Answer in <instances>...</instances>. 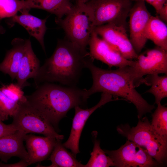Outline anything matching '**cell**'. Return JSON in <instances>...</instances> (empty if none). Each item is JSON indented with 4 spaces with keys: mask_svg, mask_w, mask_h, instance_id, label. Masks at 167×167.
Listing matches in <instances>:
<instances>
[{
    "mask_svg": "<svg viewBox=\"0 0 167 167\" xmlns=\"http://www.w3.org/2000/svg\"><path fill=\"white\" fill-rule=\"evenodd\" d=\"M91 57L86 50L66 38L59 40L53 54L40 66L33 79L36 87L41 84L53 82L76 86L85 68V62Z\"/></svg>",
    "mask_w": 167,
    "mask_h": 167,
    "instance_id": "1",
    "label": "cell"
},
{
    "mask_svg": "<svg viewBox=\"0 0 167 167\" xmlns=\"http://www.w3.org/2000/svg\"><path fill=\"white\" fill-rule=\"evenodd\" d=\"M86 90L46 82L39 85L33 92L26 97L29 104L43 115L57 131L59 122L70 110L86 104L89 98Z\"/></svg>",
    "mask_w": 167,
    "mask_h": 167,
    "instance_id": "2",
    "label": "cell"
},
{
    "mask_svg": "<svg viewBox=\"0 0 167 167\" xmlns=\"http://www.w3.org/2000/svg\"><path fill=\"white\" fill-rule=\"evenodd\" d=\"M93 60L90 58L85 63V67L89 70L93 79L92 87L86 91L89 97L98 92L121 97L135 105L138 119L151 113L155 108L154 105L149 104L135 89L129 66L114 70L105 69L94 65Z\"/></svg>",
    "mask_w": 167,
    "mask_h": 167,
    "instance_id": "3",
    "label": "cell"
},
{
    "mask_svg": "<svg viewBox=\"0 0 167 167\" xmlns=\"http://www.w3.org/2000/svg\"><path fill=\"white\" fill-rule=\"evenodd\" d=\"M118 133L144 148L160 165L166 161L167 138L161 136L152 129L150 122L145 117L139 119L137 125L131 127L128 124L117 127Z\"/></svg>",
    "mask_w": 167,
    "mask_h": 167,
    "instance_id": "4",
    "label": "cell"
},
{
    "mask_svg": "<svg viewBox=\"0 0 167 167\" xmlns=\"http://www.w3.org/2000/svg\"><path fill=\"white\" fill-rule=\"evenodd\" d=\"M64 30L66 38L81 49L86 50L95 26L89 8L85 3L76 2L64 18H56Z\"/></svg>",
    "mask_w": 167,
    "mask_h": 167,
    "instance_id": "5",
    "label": "cell"
},
{
    "mask_svg": "<svg viewBox=\"0 0 167 167\" xmlns=\"http://www.w3.org/2000/svg\"><path fill=\"white\" fill-rule=\"evenodd\" d=\"M85 3L91 11L95 27L111 23L127 28L132 0H89Z\"/></svg>",
    "mask_w": 167,
    "mask_h": 167,
    "instance_id": "6",
    "label": "cell"
},
{
    "mask_svg": "<svg viewBox=\"0 0 167 167\" xmlns=\"http://www.w3.org/2000/svg\"><path fill=\"white\" fill-rule=\"evenodd\" d=\"M12 123L18 130L26 134L29 133L41 134L58 140L64 136L59 134L49 121L32 107L26 99L20 102L19 109L12 117Z\"/></svg>",
    "mask_w": 167,
    "mask_h": 167,
    "instance_id": "7",
    "label": "cell"
},
{
    "mask_svg": "<svg viewBox=\"0 0 167 167\" xmlns=\"http://www.w3.org/2000/svg\"><path fill=\"white\" fill-rule=\"evenodd\" d=\"M129 69L135 87L143 83L146 75L167 74V51L157 47L138 55Z\"/></svg>",
    "mask_w": 167,
    "mask_h": 167,
    "instance_id": "8",
    "label": "cell"
},
{
    "mask_svg": "<svg viewBox=\"0 0 167 167\" xmlns=\"http://www.w3.org/2000/svg\"><path fill=\"white\" fill-rule=\"evenodd\" d=\"M116 167H152L160 165L146 150L135 143L127 140L115 150H105Z\"/></svg>",
    "mask_w": 167,
    "mask_h": 167,
    "instance_id": "9",
    "label": "cell"
},
{
    "mask_svg": "<svg viewBox=\"0 0 167 167\" xmlns=\"http://www.w3.org/2000/svg\"><path fill=\"white\" fill-rule=\"evenodd\" d=\"M126 28L123 26L109 23L95 27L94 30L125 58L136 59L138 55L128 37Z\"/></svg>",
    "mask_w": 167,
    "mask_h": 167,
    "instance_id": "10",
    "label": "cell"
},
{
    "mask_svg": "<svg viewBox=\"0 0 167 167\" xmlns=\"http://www.w3.org/2000/svg\"><path fill=\"white\" fill-rule=\"evenodd\" d=\"M135 1L129 15V39L138 54L143 48L148 40L146 36V30L152 15L148 10L144 1Z\"/></svg>",
    "mask_w": 167,
    "mask_h": 167,
    "instance_id": "11",
    "label": "cell"
},
{
    "mask_svg": "<svg viewBox=\"0 0 167 167\" xmlns=\"http://www.w3.org/2000/svg\"><path fill=\"white\" fill-rule=\"evenodd\" d=\"M112 96L109 94L102 93L99 101L92 107L86 109H82L79 106L74 107L75 114L73 119L70 134L67 140L62 144L66 148L70 149L75 156L79 152V139L87 119L98 108L108 102L119 100L118 98L113 99Z\"/></svg>",
    "mask_w": 167,
    "mask_h": 167,
    "instance_id": "12",
    "label": "cell"
},
{
    "mask_svg": "<svg viewBox=\"0 0 167 167\" xmlns=\"http://www.w3.org/2000/svg\"><path fill=\"white\" fill-rule=\"evenodd\" d=\"M92 58L100 60L111 68L131 66L133 62L123 57L117 50L100 38L95 31L90 37L88 45Z\"/></svg>",
    "mask_w": 167,
    "mask_h": 167,
    "instance_id": "13",
    "label": "cell"
},
{
    "mask_svg": "<svg viewBox=\"0 0 167 167\" xmlns=\"http://www.w3.org/2000/svg\"><path fill=\"white\" fill-rule=\"evenodd\" d=\"M29 10L27 9L21 10L19 11L21 15L16 14L10 18L7 23L11 27L15 23L22 26L31 36L37 40L45 52L44 36L47 29L46 25L47 18L40 19L30 14Z\"/></svg>",
    "mask_w": 167,
    "mask_h": 167,
    "instance_id": "14",
    "label": "cell"
},
{
    "mask_svg": "<svg viewBox=\"0 0 167 167\" xmlns=\"http://www.w3.org/2000/svg\"><path fill=\"white\" fill-rule=\"evenodd\" d=\"M56 140L48 136L26 134L24 141L28 155V165L47 158L51 154Z\"/></svg>",
    "mask_w": 167,
    "mask_h": 167,
    "instance_id": "15",
    "label": "cell"
},
{
    "mask_svg": "<svg viewBox=\"0 0 167 167\" xmlns=\"http://www.w3.org/2000/svg\"><path fill=\"white\" fill-rule=\"evenodd\" d=\"M26 135L18 130L0 138V159L2 161L7 163L11 157L16 156L28 162V154L23 143Z\"/></svg>",
    "mask_w": 167,
    "mask_h": 167,
    "instance_id": "16",
    "label": "cell"
},
{
    "mask_svg": "<svg viewBox=\"0 0 167 167\" xmlns=\"http://www.w3.org/2000/svg\"><path fill=\"white\" fill-rule=\"evenodd\" d=\"M27 39L16 38L11 42L12 48L8 51L0 63V71L9 75L12 80L16 79L25 51Z\"/></svg>",
    "mask_w": 167,
    "mask_h": 167,
    "instance_id": "17",
    "label": "cell"
},
{
    "mask_svg": "<svg viewBox=\"0 0 167 167\" xmlns=\"http://www.w3.org/2000/svg\"><path fill=\"white\" fill-rule=\"evenodd\" d=\"M40 67V61L33 50L30 39H27L24 53L16 78L17 84L22 89L26 86L27 80L35 77Z\"/></svg>",
    "mask_w": 167,
    "mask_h": 167,
    "instance_id": "18",
    "label": "cell"
},
{
    "mask_svg": "<svg viewBox=\"0 0 167 167\" xmlns=\"http://www.w3.org/2000/svg\"><path fill=\"white\" fill-rule=\"evenodd\" d=\"M24 9H38L55 15L61 19L71 10L73 5L70 0H24Z\"/></svg>",
    "mask_w": 167,
    "mask_h": 167,
    "instance_id": "19",
    "label": "cell"
},
{
    "mask_svg": "<svg viewBox=\"0 0 167 167\" xmlns=\"http://www.w3.org/2000/svg\"><path fill=\"white\" fill-rule=\"evenodd\" d=\"M147 40L152 41L157 47L167 51L166 24L156 15H152L146 30Z\"/></svg>",
    "mask_w": 167,
    "mask_h": 167,
    "instance_id": "20",
    "label": "cell"
},
{
    "mask_svg": "<svg viewBox=\"0 0 167 167\" xmlns=\"http://www.w3.org/2000/svg\"><path fill=\"white\" fill-rule=\"evenodd\" d=\"M49 160L51 162L49 167H84L78 161L73 153L69 152L64 146L61 140H56Z\"/></svg>",
    "mask_w": 167,
    "mask_h": 167,
    "instance_id": "21",
    "label": "cell"
},
{
    "mask_svg": "<svg viewBox=\"0 0 167 167\" xmlns=\"http://www.w3.org/2000/svg\"><path fill=\"white\" fill-rule=\"evenodd\" d=\"M143 83L151 86L145 92L152 94L155 98V104L161 103L163 98L167 97V75L160 76L158 74L148 75L144 78Z\"/></svg>",
    "mask_w": 167,
    "mask_h": 167,
    "instance_id": "22",
    "label": "cell"
},
{
    "mask_svg": "<svg viewBox=\"0 0 167 167\" xmlns=\"http://www.w3.org/2000/svg\"><path fill=\"white\" fill-rule=\"evenodd\" d=\"M92 134L94 138V146L91 157L84 167H109L114 166V163L111 158L106 155L104 151L100 147V142L97 139V133Z\"/></svg>",
    "mask_w": 167,
    "mask_h": 167,
    "instance_id": "23",
    "label": "cell"
},
{
    "mask_svg": "<svg viewBox=\"0 0 167 167\" xmlns=\"http://www.w3.org/2000/svg\"><path fill=\"white\" fill-rule=\"evenodd\" d=\"M157 105V107L152 115L151 127L156 134L167 138V108L161 103Z\"/></svg>",
    "mask_w": 167,
    "mask_h": 167,
    "instance_id": "24",
    "label": "cell"
},
{
    "mask_svg": "<svg viewBox=\"0 0 167 167\" xmlns=\"http://www.w3.org/2000/svg\"><path fill=\"white\" fill-rule=\"evenodd\" d=\"M25 7L24 0H0V20L14 16Z\"/></svg>",
    "mask_w": 167,
    "mask_h": 167,
    "instance_id": "25",
    "label": "cell"
},
{
    "mask_svg": "<svg viewBox=\"0 0 167 167\" xmlns=\"http://www.w3.org/2000/svg\"><path fill=\"white\" fill-rule=\"evenodd\" d=\"M20 103L11 100L0 89V115L3 121L15 115L19 109Z\"/></svg>",
    "mask_w": 167,
    "mask_h": 167,
    "instance_id": "26",
    "label": "cell"
},
{
    "mask_svg": "<svg viewBox=\"0 0 167 167\" xmlns=\"http://www.w3.org/2000/svg\"><path fill=\"white\" fill-rule=\"evenodd\" d=\"M0 89L10 99L16 102L20 103L26 99L22 88L17 83L3 85Z\"/></svg>",
    "mask_w": 167,
    "mask_h": 167,
    "instance_id": "27",
    "label": "cell"
},
{
    "mask_svg": "<svg viewBox=\"0 0 167 167\" xmlns=\"http://www.w3.org/2000/svg\"><path fill=\"white\" fill-rule=\"evenodd\" d=\"M3 120L0 115V138L15 133L18 131L17 128L12 123L6 124L3 122Z\"/></svg>",
    "mask_w": 167,
    "mask_h": 167,
    "instance_id": "28",
    "label": "cell"
},
{
    "mask_svg": "<svg viewBox=\"0 0 167 167\" xmlns=\"http://www.w3.org/2000/svg\"><path fill=\"white\" fill-rule=\"evenodd\" d=\"M146 2L151 5L155 10L156 14L162 7L164 4L166 2L167 0H142Z\"/></svg>",
    "mask_w": 167,
    "mask_h": 167,
    "instance_id": "29",
    "label": "cell"
},
{
    "mask_svg": "<svg viewBox=\"0 0 167 167\" xmlns=\"http://www.w3.org/2000/svg\"><path fill=\"white\" fill-rule=\"evenodd\" d=\"M159 18L166 24L167 22V3L165 2L156 15Z\"/></svg>",
    "mask_w": 167,
    "mask_h": 167,
    "instance_id": "30",
    "label": "cell"
},
{
    "mask_svg": "<svg viewBox=\"0 0 167 167\" xmlns=\"http://www.w3.org/2000/svg\"><path fill=\"white\" fill-rule=\"evenodd\" d=\"M28 166V162L25 160L21 159L19 162L14 164H7L0 162V167H27Z\"/></svg>",
    "mask_w": 167,
    "mask_h": 167,
    "instance_id": "31",
    "label": "cell"
},
{
    "mask_svg": "<svg viewBox=\"0 0 167 167\" xmlns=\"http://www.w3.org/2000/svg\"><path fill=\"white\" fill-rule=\"evenodd\" d=\"M72 0L75 1L76 2L86 3L89 0Z\"/></svg>",
    "mask_w": 167,
    "mask_h": 167,
    "instance_id": "32",
    "label": "cell"
},
{
    "mask_svg": "<svg viewBox=\"0 0 167 167\" xmlns=\"http://www.w3.org/2000/svg\"><path fill=\"white\" fill-rule=\"evenodd\" d=\"M5 32V29L3 28V27L0 25V34L3 33Z\"/></svg>",
    "mask_w": 167,
    "mask_h": 167,
    "instance_id": "33",
    "label": "cell"
}]
</instances>
